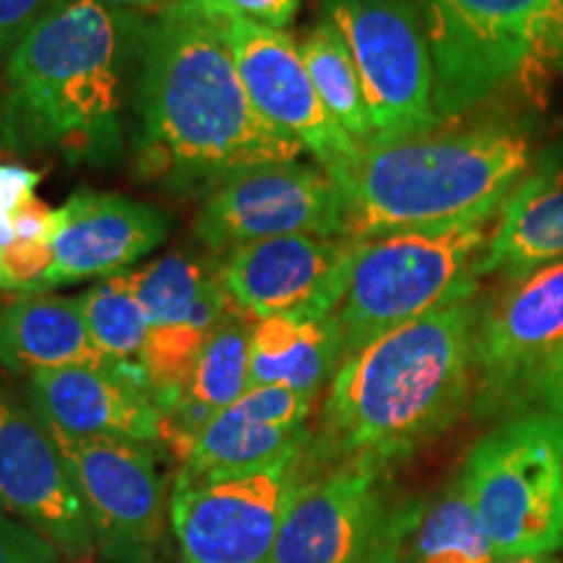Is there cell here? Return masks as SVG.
Masks as SVG:
<instances>
[{"mask_svg":"<svg viewBox=\"0 0 563 563\" xmlns=\"http://www.w3.org/2000/svg\"><path fill=\"white\" fill-rule=\"evenodd\" d=\"M352 243L344 238L285 235L249 243L222 258L232 306L249 319L332 316Z\"/></svg>","mask_w":563,"mask_h":563,"instance_id":"2e32d148","label":"cell"},{"mask_svg":"<svg viewBox=\"0 0 563 563\" xmlns=\"http://www.w3.org/2000/svg\"><path fill=\"white\" fill-rule=\"evenodd\" d=\"M435 70V112L454 121L498 91L563 68L559 0H415Z\"/></svg>","mask_w":563,"mask_h":563,"instance_id":"8992f818","label":"cell"},{"mask_svg":"<svg viewBox=\"0 0 563 563\" xmlns=\"http://www.w3.org/2000/svg\"><path fill=\"white\" fill-rule=\"evenodd\" d=\"M230 311V295L224 290V282L217 279L203 292V298L196 302L186 321L150 329L144 352H141V368H144L146 384H150V391L159 410H165L167 405H173L186 391L201 347L217 329V323Z\"/></svg>","mask_w":563,"mask_h":563,"instance_id":"603a6c76","label":"cell"},{"mask_svg":"<svg viewBox=\"0 0 563 563\" xmlns=\"http://www.w3.org/2000/svg\"><path fill=\"white\" fill-rule=\"evenodd\" d=\"M477 316V298L452 302L344 357L306 460L389 473L446 433L475 399Z\"/></svg>","mask_w":563,"mask_h":563,"instance_id":"3957f363","label":"cell"},{"mask_svg":"<svg viewBox=\"0 0 563 563\" xmlns=\"http://www.w3.org/2000/svg\"><path fill=\"white\" fill-rule=\"evenodd\" d=\"M321 13L355 60L373 144L439 129L433 55L415 0H321Z\"/></svg>","mask_w":563,"mask_h":563,"instance_id":"ba28073f","label":"cell"},{"mask_svg":"<svg viewBox=\"0 0 563 563\" xmlns=\"http://www.w3.org/2000/svg\"><path fill=\"white\" fill-rule=\"evenodd\" d=\"M306 452L245 475L180 470L170 522L183 563H269Z\"/></svg>","mask_w":563,"mask_h":563,"instance_id":"9c48e42d","label":"cell"},{"mask_svg":"<svg viewBox=\"0 0 563 563\" xmlns=\"http://www.w3.org/2000/svg\"><path fill=\"white\" fill-rule=\"evenodd\" d=\"M563 344V262L511 279L475 329V410L496 415L519 407L525 386Z\"/></svg>","mask_w":563,"mask_h":563,"instance_id":"5bb4252c","label":"cell"},{"mask_svg":"<svg viewBox=\"0 0 563 563\" xmlns=\"http://www.w3.org/2000/svg\"><path fill=\"white\" fill-rule=\"evenodd\" d=\"M300 55L311 74L313 87L319 91L321 102L332 112L340 129L355 141L357 146L373 144V123L368 104H365L363 84L357 76L355 60L340 30L327 16L306 32L300 42Z\"/></svg>","mask_w":563,"mask_h":563,"instance_id":"484cf974","label":"cell"},{"mask_svg":"<svg viewBox=\"0 0 563 563\" xmlns=\"http://www.w3.org/2000/svg\"><path fill=\"white\" fill-rule=\"evenodd\" d=\"M490 232L488 220L394 230L352 243L332 311L344 357L420 316L475 298Z\"/></svg>","mask_w":563,"mask_h":563,"instance_id":"5b68a950","label":"cell"},{"mask_svg":"<svg viewBox=\"0 0 563 563\" xmlns=\"http://www.w3.org/2000/svg\"><path fill=\"white\" fill-rule=\"evenodd\" d=\"M51 431V428H47ZM76 485L100 555L112 563H154L162 538V483L152 443L51 431Z\"/></svg>","mask_w":563,"mask_h":563,"instance_id":"8fae6325","label":"cell"},{"mask_svg":"<svg viewBox=\"0 0 563 563\" xmlns=\"http://www.w3.org/2000/svg\"><path fill=\"white\" fill-rule=\"evenodd\" d=\"M217 279H222V256L207 249H175L146 266L129 269V285L150 329L186 321Z\"/></svg>","mask_w":563,"mask_h":563,"instance_id":"d4e9b609","label":"cell"},{"mask_svg":"<svg viewBox=\"0 0 563 563\" xmlns=\"http://www.w3.org/2000/svg\"><path fill=\"white\" fill-rule=\"evenodd\" d=\"M68 559L51 540L30 525L0 511V563H66Z\"/></svg>","mask_w":563,"mask_h":563,"instance_id":"f546056e","label":"cell"},{"mask_svg":"<svg viewBox=\"0 0 563 563\" xmlns=\"http://www.w3.org/2000/svg\"><path fill=\"white\" fill-rule=\"evenodd\" d=\"M532 165V136L506 123L361 146L334 180L344 199V241L496 220Z\"/></svg>","mask_w":563,"mask_h":563,"instance_id":"277c9868","label":"cell"},{"mask_svg":"<svg viewBox=\"0 0 563 563\" xmlns=\"http://www.w3.org/2000/svg\"><path fill=\"white\" fill-rule=\"evenodd\" d=\"M188 3L199 5V9H207L211 13H224L222 11V0H188Z\"/></svg>","mask_w":563,"mask_h":563,"instance_id":"74e56055","label":"cell"},{"mask_svg":"<svg viewBox=\"0 0 563 563\" xmlns=\"http://www.w3.org/2000/svg\"><path fill=\"white\" fill-rule=\"evenodd\" d=\"M0 511L47 538L68 563L100 555L66 462L24 394L0 378Z\"/></svg>","mask_w":563,"mask_h":563,"instance_id":"7c38bea8","label":"cell"},{"mask_svg":"<svg viewBox=\"0 0 563 563\" xmlns=\"http://www.w3.org/2000/svg\"><path fill=\"white\" fill-rule=\"evenodd\" d=\"M496 563H561L553 553L540 555H509V559H498Z\"/></svg>","mask_w":563,"mask_h":563,"instance_id":"8d00e7d4","label":"cell"},{"mask_svg":"<svg viewBox=\"0 0 563 563\" xmlns=\"http://www.w3.org/2000/svg\"><path fill=\"white\" fill-rule=\"evenodd\" d=\"M420 511V501H405L394 506L389 519H386L384 530L373 540L368 551H365L355 563H405V543L410 527Z\"/></svg>","mask_w":563,"mask_h":563,"instance_id":"1f68e13d","label":"cell"},{"mask_svg":"<svg viewBox=\"0 0 563 563\" xmlns=\"http://www.w3.org/2000/svg\"><path fill=\"white\" fill-rule=\"evenodd\" d=\"M42 173L21 165H0V251L13 243V214L37 191Z\"/></svg>","mask_w":563,"mask_h":563,"instance_id":"d6a6232c","label":"cell"},{"mask_svg":"<svg viewBox=\"0 0 563 563\" xmlns=\"http://www.w3.org/2000/svg\"><path fill=\"white\" fill-rule=\"evenodd\" d=\"M519 412H545L563 420V344L525 386Z\"/></svg>","mask_w":563,"mask_h":563,"instance_id":"4dcf8cb0","label":"cell"},{"mask_svg":"<svg viewBox=\"0 0 563 563\" xmlns=\"http://www.w3.org/2000/svg\"><path fill=\"white\" fill-rule=\"evenodd\" d=\"M559 24H561V58H563V0H559Z\"/></svg>","mask_w":563,"mask_h":563,"instance_id":"f35d334b","label":"cell"},{"mask_svg":"<svg viewBox=\"0 0 563 563\" xmlns=\"http://www.w3.org/2000/svg\"><path fill=\"white\" fill-rule=\"evenodd\" d=\"M311 439L308 428L266 426L232 405L203 426L183 470L196 477L256 473L282 460L300 456Z\"/></svg>","mask_w":563,"mask_h":563,"instance_id":"7402d4cb","label":"cell"},{"mask_svg":"<svg viewBox=\"0 0 563 563\" xmlns=\"http://www.w3.org/2000/svg\"><path fill=\"white\" fill-rule=\"evenodd\" d=\"M316 399L298 394L287 386H251L235 407L249 418L277 428H308Z\"/></svg>","mask_w":563,"mask_h":563,"instance_id":"f1b7e54d","label":"cell"},{"mask_svg":"<svg viewBox=\"0 0 563 563\" xmlns=\"http://www.w3.org/2000/svg\"><path fill=\"white\" fill-rule=\"evenodd\" d=\"M344 357L332 316H269L251 329V386H287L316 399Z\"/></svg>","mask_w":563,"mask_h":563,"instance_id":"44dd1931","label":"cell"},{"mask_svg":"<svg viewBox=\"0 0 563 563\" xmlns=\"http://www.w3.org/2000/svg\"><path fill=\"white\" fill-rule=\"evenodd\" d=\"M251 329L249 316L232 306L201 347L183 402L214 418L251 389Z\"/></svg>","mask_w":563,"mask_h":563,"instance_id":"4316f807","label":"cell"},{"mask_svg":"<svg viewBox=\"0 0 563 563\" xmlns=\"http://www.w3.org/2000/svg\"><path fill=\"white\" fill-rule=\"evenodd\" d=\"M300 9V0H222V11L243 16L256 24L285 30Z\"/></svg>","mask_w":563,"mask_h":563,"instance_id":"e575fe53","label":"cell"},{"mask_svg":"<svg viewBox=\"0 0 563 563\" xmlns=\"http://www.w3.org/2000/svg\"><path fill=\"white\" fill-rule=\"evenodd\" d=\"M95 3L110 5V9H121V11H133V13H144V16H152L167 5H173L175 0H95Z\"/></svg>","mask_w":563,"mask_h":563,"instance_id":"d590c367","label":"cell"},{"mask_svg":"<svg viewBox=\"0 0 563 563\" xmlns=\"http://www.w3.org/2000/svg\"><path fill=\"white\" fill-rule=\"evenodd\" d=\"M460 477L498 559L563 548V420L519 412L470 449Z\"/></svg>","mask_w":563,"mask_h":563,"instance_id":"52a82bcc","label":"cell"},{"mask_svg":"<svg viewBox=\"0 0 563 563\" xmlns=\"http://www.w3.org/2000/svg\"><path fill=\"white\" fill-rule=\"evenodd\" d=\"M55 0H0V66L11 58L19 42L53 9Z\"/></svg>","mask_w":563,"mask_h":563,"instance_id":"836d02e7","label":"cell"},{"mask_svg":"<svg viewBox=\"0 0 563 563\" xmlns=\"http://www.w3.org/2000/svg\"><path fill=\"white\" fill-rule=\"evenodd\" d=\"M144 13L55 0L3 63L0 146L110 170L131 150Z\"/></svg>","mask_w":563,"mask_h":563,"instance_id":"7a4b0ae2","label":"cell"},{"mask_svg":"<svg viewBox=\"0 0 563 563\" xmlns=\"http://www.w3.org/2000/svg\"><path fill=\"white\" fill-rule=\"evenodd\" d=\"M97 350L115 365H141L150 321L129 285V269L102 279L76 298Z\"/></svg>","mask_w":563,"mask_h":563,"instance_id":"83f0119b","label":"cell"},{"mask_svg":"<svg viewBox=\"0 0 563 563\" xmlns=\"http://www.w3.org/2000/svg\"><path fill=\"white\" fill-rule=\"evenodd\" d=\"M24 399L51 431L76 439L110 435L157 443L162 412L141 365L40 371L24 378Z\"/></svg>","mask_w":563,"mask_h":563,"instance_id":"ac0fdd59","label":"cell"},{"mask_svg":"<svg viewBox=\"0 0 563 563\" xmlns=\"http://www.w3.org/2000/svg\"><path fill=\"white\" fill-rule=\"evenodd\" d=\"M0 292H3V251H0Z\"/></svg>","mask_w":563,"mask_h":563,"instance_id":"ab89813d","label":"cell"},{"mask_svg":"<svg viewBox=\"0 0 563 563\" xmlns=\"http://www.w3.org/2000/svg\"><path fill=\"white\" fill-rule=\"evenodd\" d=\"M220 16L175 0L146 19L129 152L133 175L165 194L209 196L232 175L302 154L253 108Z\"/></svg>","mask_w":563,"mask_h":563,"instance_id":"6da1fadb","label":"cell"},{"mask_svg":"<svg viewBox=\"0 0 563 563\" xmlns=\"http://www.w3.org/2000/svg\"><path fill=\"white\" fill-rule=\"evenodd\" d=\"M173 217L165 209L112 191L70 194L53 217V264L37 295L91 277L133 269L170 238Z\"/></svg>","mask_w":563,"mask_h":563,"instance_id":"e0dca14e","label":"cell"},{"mask_svg":"<svg viewBox=\"0 0 563 563\" xmlns=\"http://www.w3.org/2000/svg\"><path fill=\"white\" fill-rule=\"evenodd\" d=\"M555 262H563V146L534 159L506 196L483 253L481 277L522 279Z\"/></svg>","mask_w":563,"mask_h":563,"instance_id":"d6986e66","label":"cell"},{"mask_svg":"<svg viewBox=\"0 0 563 563\" xmlns=\"http://www.w3.org/2000/svg\"><path fill=\"white\" fill-rule=\"evenodd\" d=\"M87 365L110 368L81 319L76 298H0V368L30 378L40 371Z\"/></svg>","mask_w":563,"mask_h":563,"instance_id":"ffe728a7","label":"cell"},{"mask_svg":"<svg viewBox=\"0 0 563 563\" xmlns=\"http://www.w3.org/2000/svg\"><path fill=\"white\" fill-rule=\"evenodd\" d=\"M285 235L344 238V199L321 167L272 162L217 186L194 220V238L217 256Z\"/></svg>","mask_w":563,"mask_h":563,"instance_id":"30bf717a","label":"cell"},{"mask_svg":"<svg viewBox=\"0 0 563 563\" xmlns=\"http://www.w3.org/2000/svg\"><path fill=\"white\" fill-rule=\"evenodd\" d=\"M405 563H496L460 475L431 504H420L407 534Z\"/></svg>","mask_w":563,"mask_h":563,"instance_id":"cb8c5ba5","label":"cell"},{"mask_svg":"<svg viewBox=\"0 0 563 563\" xmlns=\"http://www.w3.org/2000/svg\"><path fill=\"white\" fill-rule=\"evenodd\" d=\"M222 34L253 108L311 152L316 165L336 180L361 154V146L340 129L321 102L311 74L302 63L300 45L290 34L256 21L222 13Z\"/></svg>","mask_w":563,"mask_h":563,"instance_id":"4fadbf2b","label":"cell"},{"mask_svg":"<svg viewBox=\"0 0 563 563\" xmlns=\"http://www.w3.org/2000/svg\"><path fill=\"white\" fill-rule=\"evenodd\" d=\"M382 470L313 464L302 456L269 563H355L368 551L394 506Z\"/></svg>","mask_w":563,"mask_h":563,"instance_id":"9a60e30c","label":"cell"}]
</instances>
